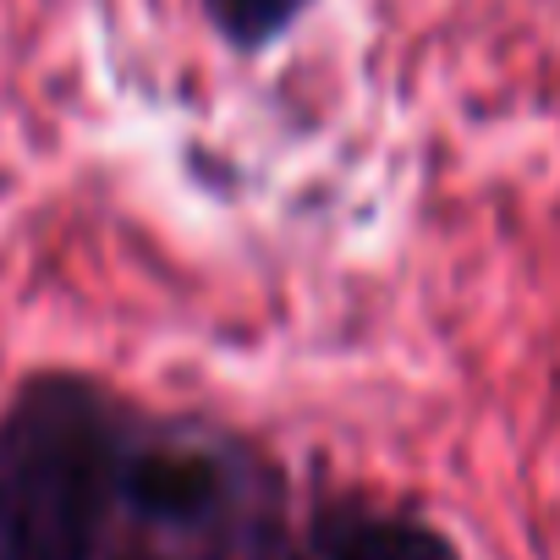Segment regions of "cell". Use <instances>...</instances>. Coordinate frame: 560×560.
<instances>
[{"instance_id": "1", "label": "cell", "mask_w": 560, "mask_h": 560, "mask_svg": "<svg viewBox=\"0 0 560 560\" xmlns=\"http://www.w3.org/2000/svg\"><path fill=\"white\" fill-rule=\"evenodd\" d=\"M127 401L89 374H34L0 412V560H100Z\"/></svg>"}, {"instance_id": "2", "label": "cell", "mask_w": 560, "mask_h": 560, "mask_svg": "<svg viewBox=\"0 0 560 560\" xmlns=\"http://www.w3.org/2000/svg\"><path fill=\"white\" fill-rule=\"evenodd\" d=\"M253 456L203 418H138L116 445V511L154 533H209L253 489Z\"/></svg>"}, {"instance_id": "3", "label": "cell", "mask_w": 560, "mask_h": 560, "mask_svg": "<svg viewBox=\"0 0 560 560\" xmlns=\"http://www.w3.org/2000/svg\"><path fill=\"white\" fill-rule=\"evenodd\" d=\"M319 560H462L456 538L407 511L341 505L319 527Z\"/></svg>"}, {"instance_id": "4", "label": "cell", "mask_w": 560, "mask_h": 560, "mask_svg": "<svg viewBox=\"0 0 560 560\" xmlns=\"http://www.w3.org/2000/svg\"><path fill=\"white\" fill-rule=\"evenodd\" d=\"M319 0H198L203 28L236 56V61H258L287 39Z\"/></svg>"}, {"instance_id": "5", "label": "cell", "mask_w": 560, "mask_h": 560, "mask_svg": "<svg viewBox=\"0 0 560 560\" xmlns=\"http://www.w3.org/2000/svg\"><path fill=\"white\" fill-rule=\"evenodd\" d=\"M121 560H171V555H149V549H143V555H121Z\"/></svg>"}]
</instances>
